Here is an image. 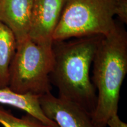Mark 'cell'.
I'll return each instance as SVG.
<instances>
[{"label": "cell", "mask_w": 127, "mask_h": 127, "mask_svg": "<svg viewBox=\"0 0 127 127\" xmlns=\"http://www.w3.org/2000/svg\"><path fill=\"white\" fill-rule=\"evenodd\" d=\"M1 0H0V2H1Z\"/></svg>", "instance_id": "cell-13"}, {"label": "cell", "mask_w": 127, "mask_h": 127, "mask_svg": "<svg viewBox=\"0 0 127 127\" xmlns=\"http://www.w3.org/2000/svg\"><path fill=\"white\" fill-rule=\"evenodd\" d=\"M115 15L123 24L127 23V0H117Z\"/></svg>", "instance_id": "cell-11"}, {"label": "cell", "mask_w": 127, "mask_h": 127, "mask_svg": "<svg viewBox=\"0 0 127 127\" xmlns=\"http://www.w3.org/2000/svg\"><path fill=\"white\" fill-rule=\"evenodd\" d=\"M0 124L3 127H52L28 114L18 118L2 107H0Z\"/></svg>", "instance_id": "cell-10"}, {"label": "cell", "mask_w": 127, "mask_h": 127, "mask_svg": "<svg viewBox=\"0 0 127 127\" xmlns=\"http://www.w3.org/2000/svg\"><path fill=\"white\" fill-rule=\"evenodd\" d=\"M117 0H65L53 41L104 36L116 24Z\"/></svg>", "instance_id": "cell-4"}, {"label": "cell", "mask_w": 127, "mask_h": 127, "mask_svg": "<svg viewBox=\"0 0 127 127\" xmlns=\"http://www.w3.org/2000/svg\"><path fill=\"white\" fill-rule=\"evenodd\" d=\"M65 2V0H33L29 38L41 45H52Z\"/></svg>", "instance_id": "cell-5"}, {"label": "cell", "mask_w": 127, "mask_h": 127, "mask_svg": "<svg viewBox=\"0 0 127 127\" xmlns=\"http://www.w3.org/2000/svg\"><path fill=\"white\" fill-rule=\"evenodd\" d=\"M102 36L53 41V65L50 78L58 97L74 103L93 115L97 101L90 69Z\"/></svg>", "instance_id": "cell-1"}, {"label": "cell", "mask_w": 127, "mask_h": 127, "mask_svg": "<svg viewBox=\"0 0 127 127\" xmlns=\"http://www.w3.org/2000/svg\"><path fill=\"white\" fill-rule=\"evenodd\" d=\"M52 45L36 44L29 38L17 43L9 66L8 87L11 90L20 94L38 96L51 93Z\"/></svg>", "instance_id": "cell-3"}, {"label": "cell", "mask_w": 127, "mask_h": 127, "mask_svg": "<svg viewBox=\"0 0 127 127\" xmlns=\"http://www.w3.org/2000/svg\"><path fill=\"white\" fill-rule=\"evenodd\" d=\"M107 126L109 127H127V124L121 120L118 114H114L107 121Z\"/></svg>", "instance_id": "cell-12"}, {"label": "cell", "mask_w": 127, "mask_h": 127, "mask_svg": "<svg viewBox=\"0 0 127 127\" xmlns=\"http://www.w3.org/2000/svg\"><path fill=\"white\" fill-rule=\"evenodd\" d=\"M39 104L46 117L59 127H99L82 108L51 93L41 96Z\"/></svg>", "instance_id": "cell-6"}, {"label": "cell", "mask_w": 127, "mask_h": 127, "mask_svg": "<svg viewBox=\"0 0 127 127\" xmlns=\"http://www.w3.org/2000/svg\"><path fill=\"white\" fill-rule=\"evenodd\" d=\"M41 96L31 94H20L11 90L8 87L0 88V104L11 106L25 111L35 117L42 123L52 127H59L55 122L47 118L39 104Z\"/></svg>", "instance_id": "cell-8"}, {"label": "cell", "mask_w": 127, "mask_h": 127, "mask_svg": "<svg viewBox=\"0 0 127 127\" xmlns=\"http://www.w3.org/2000/svg\"><path fill=\"white\" fill-rule=\"evenodd\" d=\"M92 82L96 91L97 101L92 115L99 127L118 114L122 84L127 73V33L120 24L102 36L93 62Z\"/></svg>", "instance_id": "cell-2"}, {"label": "cell", "mask_w": 127, "mask_h": 127, "mask_svg": "<svg viewBox=\"0 0 127 127\" xmlns=\"http://www.w3.org/2000/svg\"><path fill=\"white\" fill-rule=\"evenodd\" d=\"M33 0H1L0 21L15 36L17 43L29 38Z\"/></svg>", "instance_id": "cell-7"}, {"label": "cell", "mask_w": 127, "mask_h": 127, "mask_svg": "<svg viewBox=\"0 0 127 127\" xmlns=\"http://www.w3.org/2000/svg\"><path fill=\"white\" fill-rule=\"evenodd\" d=\"M17 46L13 33L0 21V88L8 86L9 66Z\"/></svg>", "instance_id": "cell-9"}]
</instances>
